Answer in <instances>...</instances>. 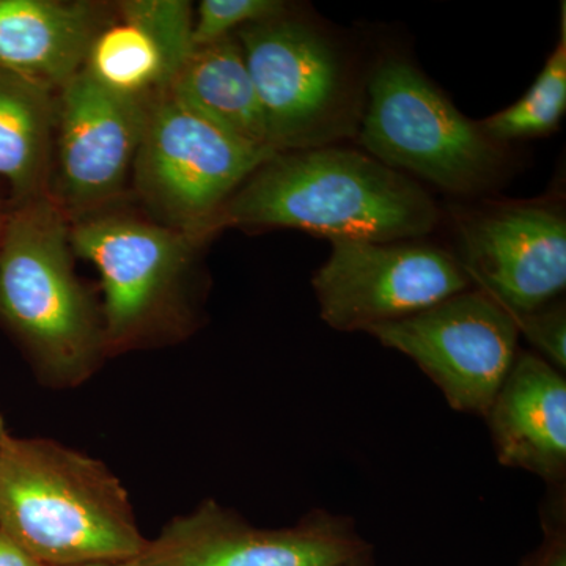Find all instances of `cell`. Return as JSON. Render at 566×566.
I'll list each match as a JSON object with an SVG mask.
<instances>
[{"label": "cell", "mask_w": 566, "mask_h": 566, "mask_svg": "<svg viewBox=\"0 0 566 566\" xmlns=\"http://www.w3.org/2000/svg\"><path fill=\"white\" fill-rule=\"evenodd\" d=\"M483 419L499 463L531 472L549 486H565V374L538 354L520 349Z\"/></svg>", "instance_id": "obj_14"}, {"label": "cell", "mask_w": 566, "mask_h": 566, "mask_svg": "<svg viewBox=\"0 0 566 566\" xmlns=\"http://www.w3.org/2000/svg\"><path fill=\"white\" fill-rule=\"evenodd\" d=\"M329 241L312 285L323 322L340 333H367L471 289L457 256L433 244Z\"/></svg>", "instance_id": "obj_10"}, {"label": "cell", "mask_w": 566, "mask_h": 566, "mask_svg": "<svg viewBox=\"0 0 566 566\" xmlns=\"http://www.w3.org/2000/svg\"><path fill=\"white\" fill-rule=\"evenodd\" d=\"M371 546L349 517L326 510L294 526H252L218 502L175 517L136 558L142 566H340Z\"/></svg>", "instance_id": "obj_11"}, {"label": "cell", "mask_w": 566, "mask_h": 566, "mask_svg": "<svg viewBox=\"0 0 566 566\" xmlns=\"http://www.w3.org/2000/svg\"><path fill=\"white\" fill-rule=\"evenodd\" d=\"M193 14L186 0H125L96 32L84 73L129 98H158L191 54Z\"/></svg>", "instance_id": "obj_13"}, {"label": "cell", "mask_w": 566, "mask_h": 566, "mask_svg": "<svg viewBox=\"0 0 566 566\" xmlns=\"http://www.w3.org/2000/svg\"><path fill=\"white\" fill-rule=\"evenodd\" d=\"M151 102L112 92L84 71L57 93L51 196L71 221L120 196Z\"/></svg>", "instance_id": "obj_12"}, {"label": "cell", "mask_w": 566, "mask_h": 566, "mask_svg": "<svg viewBox=\"0 0 566 566\" xmlns=\"http://www.w3.org/2000/svg\"><path fill=\"white\" fill-rule=\"evenodd\" d=\"M0 532L44 566L132 560L148 545L106 464L10 434L0 450Z\"/></svg>", "instance_id": "obj_2"}, {"label": "cell", "mask_w": 566, "mask_h": 566, "mask_svg": "<svg viewBox=\"0 0 566 566\" xmlns=\"http://www.w3.org/2000/svg\"><path fill=\"white\" fill-rule=\"evenodd\" d=\"M441 211L419 182L352 148L277 153L219 212L216 232L296 229L392 243L433 232Z\"/></svg>", "instance_id": "obj_1"}, {"label": "cell", "mask_w": 566, "mask_h": 566, "mask_svg": "<svg viewBox=\"0 0 566 566\" xmlns=\"http://www.w3.org/2000/svg\"><path fill=\"white\" fill-rule=\"evenodd\" d=\"M109 13L95 2L0 0V69L61 92Z\"/></svg>", "instance_id": "obj_15"}, {"label": "cell", "mask_w": 566, "mask_h": 566, "mask_svg": "<svg viewBox=\"0 0 566 566\" xmlns=\"http://www.w3.org/2000/svg\"><path fill=\"white\" fill-rule=\"evenodd\" d=\"M71 249L95 264L104 293V346L120 352L172 314L200 238L133 216L93 212L74 219Z\"/></svg>", "instance_id": "obj_7"}, {"label": "cell", "mask_w": 566, "mask_h": 566, "mask_svg": "<svg viewBox=\"0 0 566 566\" xmlns=\"http://www.w3.org/2000/svg\"><path fill=\"white\" fill-rule=\"evenodd\" d=\"M57 93L0 69V178L11 205L51 193Z\"/></svg>", "instance_id": "obj_17"}, {"label": "cell", "mask_w": 566, "mask_h": 566, "mask_svg": "<svg viewBox=\"0 0 566 566\" xmlns=\"http://www.w3.org/2000/svg\"><path fill=\"white\" fill-rule=\"evenodd\" d=\"M234 35L274 151L333 147L357 136L364 95L345 55L326 33L285 14Z\"/></svg>", "instance_id": "obj_5"}, {"label": "cell", "mask_w": 566, "mask_h": 566, "mask_svg": "<svg viewBox=\"0 0 566 566\" xmlns=\"http://www.w3.org/2000/svg\"><path fill=\"white\" fill-rule=\"evenodd\" d=\"M357 139L390 169L453 196L490 191L509 170L505 145L398 55L381 59L368 77Z\"/></svg>", "instance_id": "obj_4"}, {"label": "cell", "mask_w": 566, "mask_h": 566, "mask_svg": "<svg viewBox=\"0 0 566 566\" xmlns=\"http://www.w3.org/2000/svg\"><path fill=\"white\" fill-rule=\"evenodd\" d=\"M281 0H203L192 28V48L207 46L234 35L248 25L285 17Z\"/></svg>", "instance_id": "obj_19"}, {"label": "cell", "mask_w": 566, "mask_h": 566, "mask_svg": "<svg viewBox=\"0 0 566 566\" xmlns=\"http://www.w3.org/2000/svg\"><path fill=\"white\" fill-rule=\"evenodd\" d=\"M520 335L527 338L535 354L565 374L566 370V308L564 301L551 303L513 316Z\"/></svg>", "instance_id": "obj_20"}, {"label": "cell", "mask_w": 566, "mask_h": 566, "mask_svg": "<svg viewBox=\"0 0 566 566\" xmlns=\"http://www.w3.org/2000/svg\"><path fill=\"white\" fill-rule=\"evenodd\" d=\"M367 334L415 360L450 408L482 417L520 352L513 316L476 289Z\"/></svg>", "instance_id": "obj_9"}, {"label": "cell", "mask_w": 566, "mask_h": 566, "mask_svg": "<svg viewBox=\"0 0 566 566\" xmlns=\"http://www.w3.org/2000/svg\"><path fill=\"white\" fill-rule=\"evenodd\" d=\"M275 151L234 139L167 93L153 99L136 159L137 191L164 226L207 241L219 212Z\"/></svg>", "instance_id": "obj_6"}, {"label": "cell", "mask_w": 566, "mask_h": 566, "mask_svg": "<svg viewBox=\"0 0 566 566\" xmlns=\"http://www.w3.org/2000/svg\"><path fill=\"white\" fill-rule=\"evenodd\" d=\"M457 260L471 285L510 315L558 300L566 286L560 197L485 200L452 210Z\"/></svg>", "instance_id": "obj_8"}, {"label": "cell", "mask_w": 566, "mask_h": 566, "mask_svg": "<svg viewBox=\"0 0 566 566\" xmlns=\"http://www.w3.org/2000/svg\"><path fill=\"white\" fill-rule=\"evenodd\" d=\"M9 438V431H7L6 420H3L2 415H0V450H2L3 442Z\"/></svg>", "instance_id": "obj_25"}, {"label": "cell", "mask_w": 566, "mask_h": 566, "mask_svg": "<svg viewBox=\"0 0 566 566\" xmlns=\"http://www.w3.org/2000/svg\"><path fill=\"white\" fill-rule=\"evenodd\" d=\"M70 227L50 193L11 205L0 241V316L57 386L81 385L106 353L102 315L74 274Z\"/></svg>", "instance_id": "obj_3"}, {"label": "cell", "mask_w": 566, "mask_h": 566, "mask_svg": "<svg viewBox=\"0 0 566 566\" xmlns=\"http://www.w3.org/2000/svg\"><path fill=\"white\" fill-rule=\"evenodd\" d=\"M566 17L562 36L526 95L506 109L480 120L482 132L497 144L549 136L560 126L566 111Z\"/></svg>", "instance_id": "obj_18"}, {"label": "cell", "mask_w": 566, "mask_h": 566, "mask_svg": "<svg viewBox=\"0 0 566 566\" xmlns=\"http://www.w3.org/2000/svg\"><path fill=\"white\" fill-rule=\"evenodd\" d=\"M7 214H9V210L2 208V203H0V241H2L3 229H6Z\"/></svg>", "instance_id": "obj_26"}, {"label": "cell", "mask_w": 566, "mask_h": 566, "mask_svg": "<svg viewBox=\"0 0 566 566\" xmlns=\"http://www.w3.org/2000/svg\"><path fill=\"white\" fill-rule=\"evenodd\" d=\"M560 490L565 488H554L556 501L547 505L543 515L545 538L542 545L521 566H566L565 495L560 497Z\"/></svg>", "instance_id": "obj_21"}, {"label": "cell", "mask_w": 566, "mask_h": 566, "mask_svg": "<svg viewBox=\"0 0 566 566\" xmlns=\"http://www.w3.org/2000/svg\"><path fill=\"white\" fill-rule=\"evenodd\" d=\"M0 566H44L25 553L10 536L0 532Z\"/></svg>", "instance_id": "obj_22"}, {"label": "cell", "mask_w": 566, "mask_h": 566, "mask_svg": "<svg viewBox=\"0 0 566 566\" xmlns=\"http://www.w3.org/2000/svg\"><path fill=\"white\" fill-rule=\"evenodd\" d=\"M340 566H378L376 565L374 549L365 551L360 556L352 558V560L345 562Z\"/></svg>", "instance_id": "obj_23"}, {"label": "cell", "mask_w": 566, "mask_h": 566, "mask_svg": "<svg viewBox=\"0 0 566 566\" xmlns=\"http://www.w3.org/2000/svg\"><path fill=\"white\" fill-rule=\"evenodd\" d=\"M164 93L234 139L274 151L237 35L193 48Z\"/></svg>", "instance_id": "obj_16"}, {"label": "cell", "mask_w": 566, "mask_h": 566, "mask_svg": "<svg viewBox=\"0 0 566 566\" xmlns=\"http://www.w3.org/2000/svg\"><path fill=\"white\" fill-rule=\"evenodd\" d=\"M80 566H142L136 558H132V560H114V562H98V564H87Z\"/></svg>", "instance_id": "obj_24"}]
</instances>
